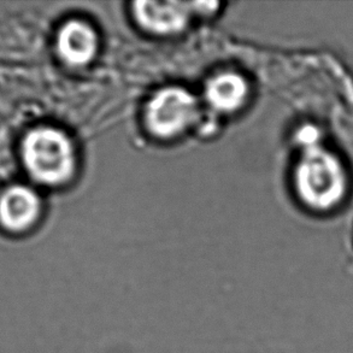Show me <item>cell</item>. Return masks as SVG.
I'll use <instances>...</instances> for the list:
<instances>
[{"instance_id":"5","label":"cell","mask_w":353,"mask_h":353,"mask_svg":"<svg viewBox=\"0 0 353 353\" xmlns=\"http://www.w3.org/2000/svg\"><path fill=\"white\" fill-rule=\"evenodd\" d=\"M57 50L68 64H86L97 52L96 33L85 22L70 21L58 33Z\"/></svg>"},{"instance_id":"1","label":"cell","mask_w":353,"mask_h":353,"mask_svg":"<svg viewBox=\"0 0 353 353\" xmlns=\"http://www.w3.org/2000/svg\"><path fill=\"white\" fill-rule=\"evenodd\" d=\"M22 157L29 174L43 185H59L72 176L75 151L67 135L50 127L30 130L22 143Z\"/></svg>"},{"instance_id":"4","label":"cell","mask_w":353,"mask_h":353,"mask_svg":"<svg viewBox=\"0 0 353 353\" xmlns=\"http://www.w3.org/2000/svg\"><path fill=\"white\" fill-rule=\"evenodd\" d=\"M41 203L37 192L27 186H12L0 196V222L14 232L27 230L40 215Z\"/></svg>"},{"instance_id":"2","label":"cell","mask_w":353,"mask_h":353,"mask_svg":"<svg viewBox=\"0 0 353 353\" xmlns=\"http://www.w3.org/2000/svg\"><path fill=\"white\" fill-rule=\"evenodd\" d=\"M145 116L148 129L154 135L170 138L194 122L198 103L186 90L169 87L157 92L148 101Z\"/></svg>"},{"instance_id":"6","label":"cell","mask_w":353,"mask_h":353,"mask_svg":"<svg viewBox=\"0 0 353 353\" xmlns=\"http://www.w3.org/2000/svg\"><path fill=\"white\" fill-rule=\"evenodd\" d=\"M248 83L234 72L212 77L205 88L206 101L215 110L230 112L240 108L248 96Z\"/></svg>"},{"instance_id":"7","label":"cell","mask_w":353,"mask_h":353,"mask_svg":"<svg viewBox=\"0 0 353 353\" xmlns=\"http://www.w3.org/2000/svg\"><path fill=\"white\" fill-rule=\"evenodd\" d=\"M190 4H191L192 12L194 11V12L201 14L214 12L216 8L219 6V3H211V1H208V3H190Z\"/></svg>"},{"instance_id":"3","label":"cell","mask_w":353,"mask_h":353,"mask_svg":"<svg viewBox=\"0 0 353 353\" xmlns=\"http://www.w3.org/2000/svg\"><path fill=\"white\" fill-rule=\"evenodd\" d=\"M191 4L182 1H137L134 14L140 26L157 34H172L186 27Z\"/></svg>"}]
</instances>
